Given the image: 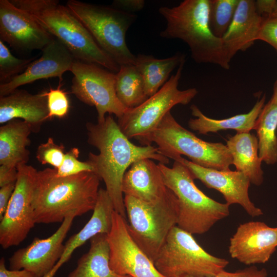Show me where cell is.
<instances>
[{
	"mask_svg": "<svg viewBox=\"0 0 277 277\" xmlns=\"http://www.w3.org/2000/svg\"><path fill=\"white\" fill-rule=\"evenodd\" d=\"M86 127L88 143L99 151L97 154L90 152L87 161L104 182L115 211L126 219L122 183L127 169L143 159H153L165 165L169 163V159L160 153L156 147L140 146L131 143L111 115L106 116L102 122H88Z\"/></svg>",
	"mask_w": 277,
	"mask_h": 277,
	"instance_id": "1",
	"label": "cell"
},
{
	"mask_svg": "<svg viewBox=\"0 0 277 277\" xmlns=\"http://www.w3.org/2000/svg\"><path fill=\"white\" fill-rule=\"evenodd\" d=\"M100 180L93 171L59 177L54 168L38 171L32 201L35 223H62L93 210Z\"/></svg>",
	"mask_w": 277,
	"mask_h": 277,
	"instance_id": "2",
	"label": "cell"
},
{
	"mask_svg": "<svg viewBox=\"0 0 277 277\" xmlns=\"http://www.w3.org/2000/svg\"><path fill=\"white\" fill-rule=\"evenodd\" d=\"M209 8L210 0H185L173 7H160L159 12L166 26L160 35L183 41L198 64H212L229 69L230 61L222 39L215 36L210 29Z\"/></svg>",
	"mask_w": 277,
	"mask_h": 277,
	"instance_id": "3",
	"label": "cell"
},
{
	"mask_svg": "<svg viewBox=\"0 0 277 277\" xmlns=\"http://www.w3.org/2000/svg\"><path fill=\"white\" fill-rule=\"evenodd\" d=\"M30 15L49 33L63 44L76 60L98 65L117 72V64L66 5L56 0H10Z\"/></svg>",
	"mask_w": 277,
	"mask_h": 277,
	"instance_id": "4",
	"label": "cell"
},
{
	"mask_svg": "<svg viewBox=\"0 0 277 277\" xmlns=\"http://www.w3.org/2000/svg\"><path fill=\"white\" fill-rule=\"evenodd\" d=\"M158 166L165 185L177 197L179 212L176 226L192 234H202L229 215L230 205L218 202L200 190L184 164L174 161L171 168L161 163Z\"/></svg>",
	"mask_w": 277,
	"mask_h": 277,
	"instance_id": "5",
	"label": "cell"
},
{
	"mask_svg": "<svg viewBox=\"0 0 277 277\" xmlns=\"http://www.w3.org/2000/svg\"><path fill=\"white\" fill-rule=\"evenodd\" d=\"M139 142L143 146L154 142L160 153L168 159L184 155L193 163L205 168L229 171L232 165L226 145L201 140L181 126L170 111L154 131Z\"/></svg>",
	"mask_w": 277,
	"mask_h": 277,
	"instance_id": "6",
	"label": "cell"
},
{
	"mask_svg": "<svg viewBox=\"0 0 277 277\" xmlns=\"http://www.w3.org/2000/svg\"><path fill=\"white\" fill-rule=\"evenodd\" d=\"M124 201L129 233L153 262L169 232L177 225V197L169 189L155 202H145L128 195H125Z\"/></svg>",
	"mask_w": 277,
	"mask_h": 277,
	"instance_id": "7",
	"label": "cell"
},
{
	"mask_svg": "<svg viewBox=\"0 0 277 277\" xmlns=\"http://www.w3.org/2000/svg\"><path fill=\"white\" fill-rule=\"evenodd\" d=\"M73 14L90 33L98 45L120 66L134 65L136 55L126 41L127 30L137 16L114 7L77 0L66 3Z\"/></svg>",
	"mask_w": 277,
	"mask_h": 277,
	"instance_id": "8",
	"label": "cell"
},
{
	"mask_svg": "<svg viewBox=\"0 0 277 277\" xmlns=\"http://www.w3.org/2000/svg\"><path fill=\"white\" fill-rule=\"evenodd\" d=\"M153 264L165 277H213L224 270L229 261L210 254L192 234L175 226Z\"/></svg>",
	"mask_w": 277,
	"mask_h": 277,
	"instance_id": "9",
	"label": "cell"
},
{
	"mask_svg": "<svg viewBox=\"0 0 277 277\" xmlns=\"http://www.w3.org/2000/svg\"><path fill=\"white\" fill-rule=\"evenodd\" d=\"M185 62L181 63L176 73L155 94L139 106L127 109L118 118L121 130L129 140L134 138L140 141L156 129L172 107L179 104L186 105L197 95L195 88L178 89Z\"/></svg>",
	"mask_w": 277,
	"mask_h": 277,
	"instance_id": "10",
	"label": "cell"
},
{
	"mask_svg": "<svg viewBox=\"0 0 277 277\" xmlns=\"http://www.w3.org/2000/svg\"><path fill=\"white\" fill-rule=\"evenodd\" d=\"M71 72L74 75L71 93L84 103L95 107L97 122L104 121L107 113L118 118L123 115L127 108L116 94V74L98 65L76 60Z\"/></svg>",
	"mask_w": 277,
	"mask_h": 277,
	"instance_id": "11",
	"label": "cell"
},
{
	"mask_svg": "<svg viewBox=\"0 0 277 277\" xmlns=\"http://www.w3.org/2000/svg\"><path fill=\"white\" fill-rule=\"evenodd\" d=\"M15 187L0 220V244L3 249L19 245L35 223L32 201L38 171L27 164L17 166Z\"/></svg>",
	"mask_w": 277,
	"mask_h": 277,
	"instance_id": "12",
	"label": "cell"
},
{
	"mask_svg": "<svg viewBox=\"0 0 277 277\" xmlns=\"http://www.w3.org/2000/svg\"><path fill=\"white\" fill-rule=\"evenodd\" d=\"M107 240L110 266L117 274L131 277H165L132 239L126 219L115 211Z\"/></svg>",
	"mask_w": 277,
	"mask_h": 277,
	"instance_id": "13",
	"label": "cell"
},
{
	"mask_svg": "<svg viewBox=\"0 0 277 277\" xmlns=\"http://www.w3.org/2000/svg\"><path fill=\"white\" fill-rule=\"evenodd\" d=\"M75 217L74 215L66 217L51 236L46 239L35 238L29 245L15 251L9 259V269H25L36 277L47 274L63 254V241Z\"/></svg>",
	"mask_w": 277,
	"mask_h": 277,
	"instance_id": "14",
	"label": "cell"
},
{
	"mask_svg": "<svg viewBox=\"0 0 277 277\" xmlns=\"http://www.w3.org/2000/svg\"><path fill=\"white\" fill-rule=\"evenodd\" d=\"M54 37L10 0L0 1V40L19 50H42Z\"/></svg>",
	"mask_w": 277,
	"mask_h": 277,
	"instance_id": "15",
	"label": "cell"
},
{
	"mask_svg": "<svg viewBox=\"0 0 277 277\" xmlns=\"http://www.w3.org/2000/svg\"><path fill=\"white\" fill-rule=\"evenodd\" d=\"M171 159L184 164L191 172L194 179L201 181L206 187L214 189L223 195L226 203L238 204L252 217L263 214V211L251 201L248 189L250 182L243 173L238 171H221L196 165L181 155Z\"/></svg>",
	"mask_w": 277,
	"mask_h": 277,
	"instance_id": "16",
	"label": "cell"
},
{
	"mask_svg": "<svg viewBox=\"0 0 277 277\" xmlns=\"http://www.w3.org/2000/svg\"><path fill=\"white\" fill-rule=\"evenodd\" d=\"M277 248V227L252 221L241 224L230 239V256L247 265L264 264Z\"/></svg>",
	"mask_w": 277,
	"mask_h": 277,
	"instance_id": "17",
	"label": "cell"
},
{
	"mask_svg": "<svg viewBox=\"0 0 277 277\" xmlns=\"http://www.w3.org/2000/svg\"><path fill=\"white\" fill-rule=\"evenodd\" d=\"M41 56L33 60L21 74L0 85V96L7 95L23 85L37 80L58 77L71 71L75 58L59 41L54 39L42 50Z\"/></svg>",
	"mask_w": 277,
	"mask_h": 277,
	"instance_id": "18",
	"label": "cell"
},
{
	"mask_svg": "<svg viewBox=\"0 0 277 277\" xmlns=\"http://www.w3.org/2000/svg\"><path fill=\"white\" fill-rule=\"evenodd\" d=\"M48 114L46 91L32 94L16 89L7 95L0 96L1 124L21 118L30 125L33 132H37L48 119Z\"/></svg>",
	"mask_w": 277,
	"mask_h": 277,
	"instance_id": "19",
	"label": "cell"
},
{
	"mask_svg": "<svg viewBox=\"0 0 277 277\" xmlns=\"http://www.w3.org/2000/svg\"><path fill=\"white\" fill-rule=\"evenodd\" d=\"M169 190L164 184L158 164L150 159L133 163L126 172L122 183L125 195L145 202L156 201Z\"/></svg>",
	"mask_w": 277,
	"mask_h": 277,
	"instance_id": "20",
	"label": "cell"
},
{
	"mask_svg": "<svg viewBox=\"0 0 277 277\" xmlns=\"http://www.w3.org/2000/svg\"><path fill=\"white\" fill-rule=\"evenodd\" d=\"M263 18L257 12L255 1L240 0L232 21L222 38L228 58L245 51L258 40Z\"/></svg>",
	"mask_w": 277,
	"mask_h": 277,
	"instance_id": "21",
	"label": "cell"
},
{
	"mask_svg": "<svg viewBox=\"0 0 277 277\" xmlns=\"http://www.w3.org/2000/svg\"><path fill=\"white\" fill-rule=\"evenodd\" d=\"M114 211L113 203L106 190L100 189L90 219L79 232L72 235L64 244L63 254L53 269L57 271L77 248L96 235L108 234L111 229Z\"/></svg>",
	"mask_w": 277,
	"mask_h": 277,
	"instance_id": "22",
	"label": "cell"
},
{
	"mask_svg": "<svg viewBox=\"0 0 277 277\" xmlns=\"http://www.w3.org/2000/svg\"><path fill=\"white\" fill-rule=\"evenodd\" d=\"M226 146L236 170L245 174L250 183L255 186L262 184L264 172L259 154L257 137L250 132H236L228 138Z\"/></svg>",
	"mask_w": 277,
	"mask_h": 277,
	"instance_id": "23",
	"label": "cell"
},
{
	"mask_svg": "<svg viewBox=\"0 0 277 277\" xmlns=\"http://www.w3.org/2000/svg\"><path fill=\"white\" fill-rule=\"evenodd\" d=\"M32 130L24 121L13 120L0 127V165L17 168L27 164L30 152L29 136Z\"/></svg>",
	"mask_w": 277,
	"mask_h": 277,
	"instance_id": "24",
	"label": "cell"
},
{
	"mask_svg": "<svg viewBox=\"0 0 277 277\" xmlns=\"http://www.w3.org/2000/svg\"><path fill=\"white\" fill-rule=\"evenodd\" d=\"M265 100L266 96L264 95L256 101L248 113L222 120L208 117L203 113L197 106L192 105L190 106L191 114L196 118L189 120L188 126L191 129L202 134L226 130H234L239 133L250 132L254 129L256 120L265 105Z\"/></svg>",
	"mask_w": 277,
	"mask_h": 277,
	"instance_id": "25",
	"label": "cell"
},
{
	"mask_svg": "<svg viewBox=\"0 0 277 277\" xmlns=\"http://www.w3.org/2000/svg\"><path fill=\"white\" fill-rule=\"evenodd\" d=\"M90 247L67 277H131L117 274L110 266L107 234L100 233L90 240Z\"/></svg>",
	"mask_w": 277,
	"mask_h": 277,
	"instance_id": "26",
	"label": "cell"
},
{
	"mask_svg": "<svg viewBox=\"0 0 277 277\" xmlns=\"http://www.w3.org/2000/svg\"><path fill=\"white\" fill-rule=\"evenodd\" d=\"M184 61L185 55L180 53L162 59L152 55H136L134 66L143 79L147 96L149 97L155 94L168 81L172 71Z\"/></svg>",
	"mask_w": 277,
	"mask_h": 277,
	"instance_id": "27",
	"label": "cell"
},
{
	"mask_svg": "<svg viewBox=\"0 0 277 277\" xmlns=\"http://www.w3.org/2000/svg\"><path fill=\"white\" fill-rule=\"evenodd\" d=\"M257 134L259 154L268 165L277 163V96L273 94L262 109L254 127Z\"/></svg>",
	"mask_w": 277,
	"mask_h": 277,
	"instance_id": "28",
	"label": "cell"
},
{
	"mask_svg": "<svg viewBox=\"0 0 277 277\" xmlns=\"http://www.w3.org/2000/svg\"><path fill=\"white\" fill-rule=\"evenodd\" d=\"M115 91L118 100L127 109L136 107L148 98L143 79L134 65L120 66L116 73Z\"/></svg>",
	"mask_w": 277,
	"mask_h": 277,
	"instance_id": "29",
	"label": "cell"
},
{
	"mask_svg": "<svg viewBox=\"0 0 277 277\" xmlns=\"http://www.w3.org/2000/svg\"><path fill=\"white\" fill-rule=\"evenodd\" d=\"M240 0H210L209 24L213 34L222 38L229 27Z\"/></svg>",
	"mask_w": 277,
	"mask_h": 277,
	"instance_id": "30",
	"label": "cell"
},
{
	"mask_svg": "<svg viewBox=\"0 0 277 277\" xmlns=\"http://www.w3.org/2000/svg\"><path fill=\"white\" fill-rule=\"evenodd\" d=\"M34 58H18L14 56L9 49L0 40V82L1 84L10 81L22 73L33 61Z\"/></svg>",
	"mask_w": 277,
	"mask_h": 277,
	"instance_id": "31",
	"label": "cell"
},
{
	"mask_svg": "<svg viewBox=\"0 0 277 277\" xmlns=\"http://www.w3.org/2000/svg\"><path fill=\"white\" fill-rule=\"evenodd\" d=\"M65 147L54 143L52 137H49L45 143L40 144L37 149L36 157L42 164H49L55 169L62 165L64 156Z\"/></svg>",
	"mask_w": 277,
	"mask_h": 277,
	"instance_id": "32",
	"label": "cell"
},
{
	"mask_svg": "<svg viewBox=\"0 0 277 277\" xmlns=\"http://www.w3.org/2000/svg\"><path fill=\"white\" fill-rule=\"evenodd\" d=\"M79 154L80 151L76 147L67 152L62 165L55 169L56 175L59 177H67L86 171L93 172V167L87 161L82 162L78 160Z\"/></svg>",
	"mask_w": 277,
	"mask_h": 277,
	"instance_id": "33",
	"label": "cell"
},
{
	"mask_svg": "<svg viewBox=\"0 0 277 277\" xmlns=\"http://www.w3.org/2000/svg\"><path fill=\"white\" fill-rule=\"evenodd\" d=\"M61 84L56 89L46 91L49 110L48 119L54 117H65L69 109V101L67 93L61 89Z\"/></svg>",
	"mask_w": 277,
	"mask_h": 277,
	"instance_id": "34",
	"label": "cell"
},
{
	"mask_svg": "<svg viewBox=\"0 0 277 277\" xmlns=\"http://www.w3.org/2000/svg\"><path fill=\"white\" fill-rule=\"evenodd\" d=\"M258 40L268 43L277 52V17L263 19Z\"/></svg>",
	"mask_w": 277,
	"mask_h": 277,
	"instance_id": "35",
	"label": "cell"
},
{
	"mask_svg": "<svg viewBox=\"0 0 277 277\" xmlns=\"http://www.w3.org/2000/svg\"><path fill=\"white\" fill-rule=\"evenodd\" d=\"M213 277H268V273L265 268L258 269L252 266L233 272L224 270Z\"/></svg>",
	"mask_w": 277,
	"mask_h": 277,
	"instance_id": "36",
	"label": "cell"
},
{
	"mask_svg": "<svg viewBox=\"0 0 277 277\" xmlns=\"http://www.w3.org/2000/svg\"><path fill=\"white\" fill-rule=\"evenodd\" d=\"M145 4L144 0H115L112 3V7L128 13L140 11Z\"/></svg>",
	"mask_w": 277,
	"mask_h": 277,
	"instance_id": "37",
	"label": "cell"
},
{
	"mask_svg": "<svg viewBox=\"0 0 277 277\" xmlns=\"http://www.w3.org/2000/svg\"><path fill=\"white\" fill-rule=\"evenodd\" d=\"M15 183H12L0 187V220L6 211L15 189Z\"/></svg>",
	"mask_w": 277,
	"mask_h": 277,
	"instance_id": "38",
	"label": "cell"
},
{
	"mask_svg": "<svg viewBox=\"0 0 277 277\" xmlns=\"http://www.w3.org/2000/svg\"><path fill=\"white\" fill-rule=\"evenodd\" d=\"M276 0L255 1V9L258 14L263 18L270 17L274 11Z\"/></svg>",
	"mask_w": 277,
	"mask_h": 277,
	"instance_id": "39",
	"label": "cell"
},
{
	"mask_svg": "<svg viewBox=\"0 0 277 277\" xmlns=\"http://www.w3.org/2000/svg\"><path fill=\"white\" fill-rule=\"evenodd\" d=\"M18 171L17 168L8 167L5 165L0 166V187L15 183L17 178Z\"/></svg>",
	"mask_w": 277,
	"mask_h": 277,
	"instance_id": "40",
	"label": "cell"
},
{
	"mask_svg": "<svg viewBox=\"0 0 277 277\" xmlns=\"http://www.w3.org/2000/svg\"><path fill=\"white\" fill-rule=\"evenodd\" d=\"M0 277H36L30 272L25 270L7 269L4 258L0 260Z\"/></svg>",
	"mask_w": 277,
	"mask_h": 277,
	"instance_id": "41",
	"label": "cell"
},
{
	"mask_svg": "<svg viewBox=\"0 0 277 277\" xmlns=\"http://www.w3.org/2000/svg\"><path fill=\"white\" fill-rule=\"evenodd\" d=\"M271 17H277V0H276V5H275V7L274 11H273V14H272V16Z\"/></svg>",
	"mask_w": 277,
	"mask_h": 277,
	"instance_id": "42",
	"label": "cell"
},
{
	"mask_svg": "<svg viewBox=\"0 0 277 277\" xmlns=\"http://www.w3.org/2000/svg\"><path fill=\"white\" fill-rule=\"evenodd\" d=\"M273 93L275 94L277 96V78L274 84Z\"/></svg>",
	"mask_w": 277,
	"mask_h": 277,
	"instance_id": "43",
	"label": "cell"
}]
</instances>
